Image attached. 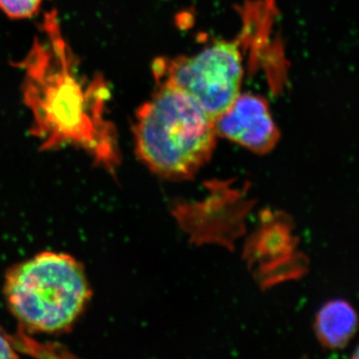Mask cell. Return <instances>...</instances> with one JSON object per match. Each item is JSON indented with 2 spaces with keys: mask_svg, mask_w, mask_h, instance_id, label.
Here are the masks:
<instances>
[{
  "mask_svg": "<svg viewBox=\"0 0 359 359\" xmlns=\"http://www.w3.org/2000/svg\"><path fill=\"white\" fill-rule=\"evenodd\" d=\"M22 96L40 150L73 146L109 173L120 164L117 132L108 117L111 92L102 75L87 76L66 41L56 11L45 13L29 52L18 65Z\"/></svg>",
  "mask_w": 359,
  "mask_h": 359,
  "instance_id": "obj_1",
  "label": "cell"
},
{
  "mask_svg": "<svg viewBox=\"0 0 359 359\" xmlns=\"http://www.w3.org/2000/svg\"><path fill=\"white\" fill-rule=\"evenodd\" d=\"M157 85L135 116L136 154L162 178H191L214 152L215 120L185 92L166 82Z\"/></svg>",
  "mask_w": 359,
  "mask_h": 359,
  "instance_id": "obj_2",
  "label": "cell"
},
{
  "mask_svg": "<svg viewBox=\"0 0 359 359\" xmlns=\"http://www.w3.org/2000/svg\"><path fill=\"white\" fill-rule=\"evenodd\" d=\"M4 295L23 330L57 334L76 323L92 290L84 266L76 259L43 252L9 269Z\"/></svg>",
  "mask_w": 359,
  "mask_h": 359,
  "instance_id": "obj_3",
  "label": "cell"
},
{
  "mask_svg": "<svg viewBox=\"0 0 359 359\" xmlns=\"http://www.w3.org/2000/svg\"><path fill=\"white\" fill-rule=\"evenodd\" d=\"M153 71L157 81L185 92L215 120L241 93L244 77L241 40H221L192 56L158 59Z\"/></svg>",
  "mask_w": 359,
  "mask_h": 359,
  "instance_id": "obj_4",
  "label": "cell"
},
{
  "mask_svg": "<svg viewBox=\"0 0 359 359\" xmlns=\"http://www.w3.org/2000/svg\"><path fill=\"white\" fill-rule=\"evenodd\" d=\"M217 136L224 137L252 152H269L280 132L263 97L238 94L230 107L215 119Z\"/></svg>",
  "mask_w": 359,
  "mask_h": 359,
  "instance_id": "obj_5",
  "label": "cell"
},
{
  "mask_svg": "<svg viewBox=\"0 0 359 359\" xmlns=\"http://www.w3.org/2000/svg\"><path fill=\"white\" fill-rule=\"evenodd\" d=\"M358 327V316L348 302H327L316 316V330L320 341L328 348H342L348 344Z\"/></svg>",
  "mask_w": 359,
  "mask_h": 359,
  "instance_id": "obj_6",
  "label": "cell"
},
{
  "mask_svg": "<svg viewBox=\"0 0 359 359\" xmlns=\"http://www.w3.org/2000/svg\"><path fill=\"white\" fill-rule=\"evenodd\" d=\"M43 0H0V9L13 20H27L39 13Z\"/></svg>",
  "mask_w": 359,
  "mask_h": 359,
  "instance_id": "obj_7",
  "label": "cell"
},
{
  "mask_svg": "<svg viewBox=\"0 0 359 359\" xmlns=\"http://www.w3.org/2000/svg\"><path fill=\"white\" fill-rule=\"evenodd\" d=\"M20 335L13 337L0 328V358H20Z\"/></svg>",
  "mask_w": 359,
  "mask_h": 359,
  "instance_id": "obj_8",
  "label": "cell"
}]
</instances>
